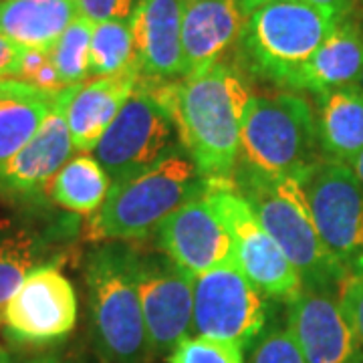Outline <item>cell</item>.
I'll list each match as a JSON object with an SVG mask.
<instances>
[{
    "mask_svg": "<svg viewBox=\"0 0 363 363\" xmlns=\"http://www.w3.org/2000/svg\"><path fill=\"white\" fill-rule=\"evenodd\" d=\"M75 87L59 91L37 133L0 169V188L4 192L16 196L39 194L51 186L59 169L73 157L75 147L67 123V105Z\"/></svg>",
    "mask_w": 363,
    "mask_h": 363,
    "instance_id": "15",
    "label": "cell"
},
{
    "mask_svg": "<svg viewBox=\"0 0 363 363\" xmlns=\"http://www.w3.org/2000/svg\"><path fill=\"white\" fill-rule=\"evenodd\" d=\"M206 186L194 160L184 147H178L152 169L111 184L104 206L91 216L87 238L107 242L145 238Z\"/></svg>",
    "mask_w": 363,
    "mask_h": 363,
    "instance_id": "5",
    "label": "cell"
},
{
    "mask_svg": "<svg viewBox=\"0 0 363 363\" xmlns=\"http://www.w3.org/2000/svg\"><path fill=\"white\" fill-rule=\"evenodd\" d=\"M182 13L184 0H138L130 25L143 79L184 77Z\"/></svg>",
    "mask_w": 363,
    "mask_h": 363,
    "instance_id": "16",
    "label": "cell"
},
{
    "mask_svg": "<svg viewBox=\"0 0 363 363\" xmlns=\"http://www.w3.org/2000/svg\"><path fill=\"white\" fill-rule=\"evenodd\" d=\"M111 180L104 166L89 154H77L51 182V198L69 212L93 216L104 206Z\"/></svg>",
    "mask_w": 363,
    "mask_h": 363,
    "instance_id": "23",
    "label": "cell"
},
{
    "mask_svg": "<svg viewBox=\"0 0 363 363\" xmlns=\"http://www.w3.org/2000/svg\"><path fill=\"white\" fill-rule=\"evenodd\" d=\"M59 91H43L13 79L0 93V169L37 133Z\"/></svg>",
    "mask_w": 363,
    "mask_h": 363,
    "instance_id": "22",
    "label": "cell"
},
{
    "mask_svg": "<svg viewBox=\"0 0 363 363\" xmlns=\"http://www.w3.org/2000/svg\"><path fill=\"white\" fill-rule=\"evenodd\" d=\"M49 245L33 230H14L0 238V317L16 289L37 267L47 262Z\"/></svg>",
    "mask_w": 363,
    "mask_h": 363,
    "instance_id": "24",
    "label": "cell"
},
{
    "mask_svg": "<svg viewBox=\"0 0 363 363\" xmlns=\"http://www.w3.org/2000/svg\"><path fill=\"white\" fill-rule=\"evenodd\" d=\"M355 13L363 16V0H355Z\"/></svg>",
    "mask_w": 363,
    "mask_h": 363,
    "instance_id": "37",
    "label": "cell"
},
{
    "mask_svg": "<svg viewBox=\"0 0 363 363\" xmlns=\"http://www.w3.org/2000/svg\"><path fill=\"white\" fill-rule=\"evenodd\" d=\"M25 49L0 35V79H18Z\"/></svg>",
    "mask_w": 363,
    "mask_h": 363,
    "instance_id": "31",
    "label": "cell"
},
{
    "mask_svg": "<svg viewBox=\"0 0 363 363\" xmlns=\"http://www.w3.org/2000/svg\"><path fill=\"white\" fill-rule=\"evenodd\" d=\"M152 83L200 176L206 182H233L252 99L240 69L220 61L194 77Z\"/></svg>",
    "mask_w": 363,
    "mask_h": 363,
    "instance_id": "1",
    "label": "cell"
},
{
    "mask_svg": "<svg viewBox=\"0 0 363 363\" xmlns=\"http://www.w3.org/2000/svg\"><path fill=\"white\" fill-rule=\"evenodd\" d=\"M140 69L130 21H104L93 25L89 77H111Z\"/></svg>",
    "mask_w": 363,
    "mask_h": 363,
    "instance_id": "25",
    "label": "cell"
},
{
    "mask_svg": "<svg viewBox=\"0 0 363 363\" xmlns=\"http://www.w3.org/2000/svg\"><path fill=\"white\" fill-rule=\"evenodd\" d=\"M247 363H305L286 325L267 327L248 350Z\"/></svg>",
    "mask_w": 363,
    "mask_h": 363,
    "instance_id": "28",
    "label": "cell"
},
{
    "mask_svg": "<svg viewBox=\"0 0 363 363\" xmlns=\"http://www.w3.org/2000/svg\"><path fill=\"white\" fill-rule=\"evenodd\" d=\"M313 222L343 281L363 272V188L350 164L321 157L301 178Z\"/></svg>",
    "mask_w": 363,
    "mask_h": 363,
    "instance_id": "8",
    "label": "cell"
},
{
    "mask_svg": "<svg viewBox=\"0 0 363 363\" xmlns=\"http://www.w3.org/2000/svg\"><path fill=\"white\" fill-rule=\"evenodd\" d=\"M315 104L321 154L351 164L363 150V91L343 85L315 95Z\"/></svg>",
    "mask_w": 363,
    "mask_h": 363,
    "instance_id": "20",
    "label": "cell"
},
{
    "mask_svg": "<svg viewBox=\"0 0 363 363\" xmlns=\"http://www.w3.org/2000/svg\"><path fill=\"white\" fill-rule=\"evenodd\" d=\"M269 298L236 260L194 277V335L220 339L247 351L267 329Z\"/></svg>",
    "mask_w": 363,
    "mask_h": 363,
    "instance_id": "9",
    "label": "cell"
},
{
    "mask_svg": "<svg viewBox=\"0 0 363 363\" xmlns=\"http://www.w3.org/2000/svg\"><path fill=\"white\" fill-rule=\"evenodd\" d=\"M355 85H357V87L363 91V71H362V75H359V79H357V83H355Z\"/></svg>",
    "mask_w": 363,
    "mask_h": 363,
    "instance_id": "39",
    "label": "cell"
},
{
    "mask_svg": "<svg viewBox=\"0 0 363 363\" xmlns=\"http://www.w3.org/2000/svg\"><path fill=\"white\" fill-rule=\"evenodd\" d=\"M240 2V11H242V14L247 16V14H250L257 6H260V4H264V2H269V0H238Z\"/></svg>",
    "mask_w": 363,
    "mask_h": 363,
    "instance_id": "33",
    "label": "cell"
},
{
    "mask_svg": "<svg viewBox=\"0 0 363 363\" xmlns=\"http://www.w3.org/2000/svg\"><path fill=\"white\" fill-rule=\"evenodd\" d=\"M79 13L93 25L104 21H130L138 0H77Z\"/></svg>",
    "mask_w": 363,
    "mask_h": 363,
    "instance_id": "30",
    "label": "cell"
},
{
    "mask_svg": "<svg viewBox=\"0 0 363 363\" xmlns=\"http://www.w3.org/2000/svg\"><path fill=\"white\" fill-rule=\"evenodd\" d=\"M93 23L77 16L51 49V61L63 87H75L89 79V49Z\"/></svg>",
    "mask_w": 363,
    "mask_h": 363,
    "instance_id": "26",
    "label": "cell"
},
{
    "mask_svg": "<svg viewBox=\"0 0 363 363\" xmlns=\"http://www.w3.org/2000/svg\"><path fill=\"white\" fill-rule=\"evenodd\" d=\"M0 363H13L11 355L6 353V350H4V347H0Z\"/></svg>",
    "mask_w": 363,
    "mask_h": 363,
    "instance_id": "35",
    "label": "cell"
},
{
    "mask_svg": "<svg viewBox=\"0 0 363 363\" xmlns=\"http://www.w3.org/2000/svg\"><path fill=\"white\" fill-rule=\"evenodd\" d=\"M222 218L233 234L234 260L247 279L272 301L289 303L305 289L285 252L257 220L233 182H210Z\"/></svg>",
    "mask_w": 363,
    "mask_h": 363,
    "instance_id": "10",
    "label": "cell"
},
{
    "mask_svg": "<svg viewBox=\"0 0 363 363\" xmlns=\"http://www.w3.org/2000/svg\"><path fill=\"white\" fill-rule=\"evenodd\" d=\"M135 277L152 355H169L194 335V277L164 252L140 248Z\"/></svg>",
    "mask_w": 363,
    "mask_h": 363,
    "instance_id": "11",
    "label": "cell"
},
{
    "mask_svg": "<svg viewBox=\"0 0 363 363\" xmlns=\"http://www.w3.org/2000/svg\"><path fill=\"white\" fill-rule=\"evenodd\" d=\"M11 81H13V79H0V93L11 85Z\"/></svg>",
    "mask_w": 363,
    "mask_h": 363,
    "instance_id": "38",
    "label": "cell"
},
{
    "mask_svg": "<svg viewBox=\"0 0 363 363\" xmlns=\"http://www.w3.org/2000/svg\"><path fill=\"white\" fill-rule=\"evenodd\" d=\"M140 81L142 71L131 69L111 77L91 79L75 87L67 105V123L75 152L89 154L97 147Z\"/></svg>",
    "mask_w": 363,
    "mask_h": 363,
    "instance_id": "18",
    "label": "cell"
},
{
    "mask_svg": "<svg viewBox=\"0 0 363 363\" xmlns=\"http://www.w3.org/2000/svg\"><path fill=\"white\" fill-rule=\"evenodd\" d=\"M242 23L238 0H184V77H194L220 63L222 55L236 45Z\"/></svg>",
    "mask_w": 363,
    "mask_h": 363,
    "instance_id": "17",
    "label": "cell"
},
{
    "mask_svg": "<svg viewBox=\"0 0 363 363\" xmlns=\"http://www.w3.org/2000/svg\"><path fill=\"white\" fill-rule=\"evenodd\" d=\"M291 329L305 363H363V347L331 291L303 289L286 303Z\"/></svg>",
    "mask_w": 363,
    "mask_h": 363,
    "instance_id": "14",
    "label": "cell"
},
{
    "mask_svg": "<svg viewBox=\"0 0 363 363\" xmlns=\"http://www.w3.org/2000/svg\"><path fill=\"white\" fill-rule=\"evenodd\" d=\"M135 272L138 247L123 240L97 247L85 262L91 335L105 363H143L152 355Z\"/></svg>",
    "mask_w": 363,
    "mask_h": 363,
    "instance_id": "2",
    "label": "cell"
},
{
    "mask_svg": "<svg viewBox=\"0 0 363 363\" xmlns=\"http://www.w3.org/2000/svg\"><path fill=\"white\" fill-rule=\"evenodd\" d=\"M160 252L192 277L234 260L233 234L208 186L172 212L154 233Z\"/></svg>",
    "mask_w": 363,
    "mask_h": 363,
    "instance_id": "12",
    "label": "cell"
},
{
    "mask_svg": "<svg viewBox=\"0 0 363 363\" xmlns=\"http://www.w3.org/2000/svg\"><path fill=\"white\" fill-rule=\"evenodd\" d=\"M339 305L363 347V272L350 277L339 286Z\"/></svg>",
    "mask_w": 363,
    "mask_h": 363,
    "instance_id": "29",
    "label": "cell"
},
{
    "mask_svg": "<svg viewBox=\"0 0 363 363\" xmlns=\"http://www.w3.org/2000/svg\"><path fill=\"white\" fill-rule=\"evenodd\" d=\"M303 2H309L325 13L333 14L335 18H345L350 14H355V0H303Z\"/></svg>",
    "mask_w": 363,
    "mask_h": 363,
    "instance_id": "32",
    "label": "cell"
},
{
    "mask_svg": "<svg viewBox=\"0 0 363 363\" xmlns=\"http://www.w3.org/2000/svg\"><path fill=\"white\" fill-rule=\"evenodd\" d=\"M169 363H247L245 350L230 341L192 335L168 355Z\"/></svg>",
    "mask_w": 363,
    "mask_h": 363,
    "instance_id": "27",
    "label": "cell"
},
{
    "mask_svg": "<svg viewBox=\"0 0 363 363\" xmlns=\"http://www.w3.org/2000/svg\"><path fill=\"white\" fill-rule=\"evenodd\" d=\"M233 184L262 228L295 267L305 289L333 293V289L343 285L341 272L325 252L298 178L236 168Z\"/></svg>",
    "mask_w": 363,
    "mask_h": 363,
    "instance_id": "3",
    "label": "cell"
},
{
    "mask_svg": "<svg viewBox=\"0 0 363 363\" xmlns=\"http://www.w3.org/2000/svg\"><path fill=\"white\" fill-rule=\"evenodd\" d=\"M77 16V0H0V35L23 49L51 51Z\"/></svg>",
    "mask_w": 363,
    "mask_h": 363,
    "instance_id": "21",
    "label": "cell"
},
{
    "mask_svg": "<svg viewBox=\"0 0 363 363\" xmlns=\"http://www.w3.org/2000/svg\"><path fill=\"white\" fill-rule=\"evenodd\" d=\"M363 71V21L359 14L341 18L325 37L309 61L291 79L289 89L321 95L325 91L353 85Z\"/></svg>",
    "mask_w": 363,
    "mask_h": 363,
    "instance_id": "19",
    "label": "cell"
},
{
    "mask_svg": "<svg viewBox=\"0 0 363 363\" xmlns=\"http://www.w3.org/2000/svg\"><path fill=\"white\" fill-rule=\"evenodd\" d=\"M350 166H351V169L355 172V176H357V180H359V184H362V188H363V150H362V154L355 157Z\"/></svg>",
    "mask_w": 363,
    "mask_h": 363,
    "instance_id": "34",
    "label": "cell"
},
{
    "mask_svg": "<svg viewBox=\"0 0 363 363\" xmlns=\"http://www.w3.org/2000/svg\"><path fill=\"white\" fill-rule=\"evenodd\" d=\"M33 363H61L57 357H40V359H37V362Z\"/></svg>",
    "mask_w": 363,
    "mask_h": 363,
    "instance_id": "36",
    "label": "cell"
},
{
    "mask_svg": "<svg viewBox=\"0 0 363 363\" xmlns=\"http://www.w3.org/2000/svg\"><path fill=\"white\" fill-rule=\"evenodd\" d=\"M341 18L303 0H269L245 16L236 40L238 69L289 89Z\"/></svg>",
    "mask_w": 363,
    "mask_h": 363,
    "instance_id": "4",
    "label": "cell"
},
{
    "mask_svg": "<svg viewBox=\"0 0 363 363\" xmlns=\"http://www.w3.org/2000/svg\"><path fill=\"white\" fill-rule=\"evenodd\" d=\"M9 335L25 343L63 339L77 323V295L55 264L37 267L2 311Z\"/></svg>",
    "mask_w": 363,
    "mask_h": 363,
    "instance_id": "13",
    "label": "cell"
},
{
    "mask_svg": "<svg viewBox=\"0 0 363 363\" xmlns=\"http://www.w3.org/2000/svg\"><path fill=\"white\" fill-rule=\"evenodd\" d=\"M323 157L313 105L295 91L252 95L236 168L301 178Z\"/></svg>",
    "mask_w": 363,
    "mask_h": 363,
    "instance_id": "6",
    "label": "cell"
},
{
    "mask_svg": "<svg viewBox=\"0 0 363 363\" xmlns=\"http://www.w3.org/2000/svg\"><path fill=\"white\" fill-rule=\"evenodd\" d=\"M178 147L174 119L160 101L154 83L142 77L93 154L111 184H119L152 169Z\"/></svg>",
    "mask_w": 363,
    "mask_h": 363,
    "instance_id": "7",
    "label": "cell"
}]
</instances>
